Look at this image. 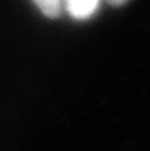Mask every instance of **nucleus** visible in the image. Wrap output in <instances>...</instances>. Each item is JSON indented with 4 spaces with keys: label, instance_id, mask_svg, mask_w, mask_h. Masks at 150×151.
Listing matches in <instances>:
<instances>
[{
    "label": "nucleus",
    "instance_id": "7ed1b4c3",
    "mask_svg": "<svg viewBox=\"0 0 150 151\" xmlns=\"http://www.w3.org/2000/svg\"><path fill=\"white\" fill-rule=\"evenodd\" d=\"M110 4H115V6H121V4H124V3H127L128 0H107Z\"/></svg>",
    "mask_w": 150,
    "mask_h": 151
},
{
    "label": "nucleus",
    "instance_id": "f257e3e1",
    "mask_svg": "<svg viewBox=\"0 0 150 151\" xmlns=\"http://www.w3.org/2000/svg\"><path fill=\"white\" fill-rule=\"evenodd\" d=\"M101 0H63V10L75 21H87L100 9Z\"/></svg>",
    "mask_w": 150,
    "mask_h": 151
},
{
    "label": "nucleus",
    "instance_id": "f03ea898",
    "mask_svg": "<svg viewBox=\"0 0 150 151\" xmlns=\"http://www.w3.org/2000/svg\"><path fill=\"white\" fill-rule=\"evenodd\" d=\"M38 10L47 18H57L63 12V0H33Z\"/></svg>",
    "mask_w": 150,
    "mask_h": 151
}]
</instances>
